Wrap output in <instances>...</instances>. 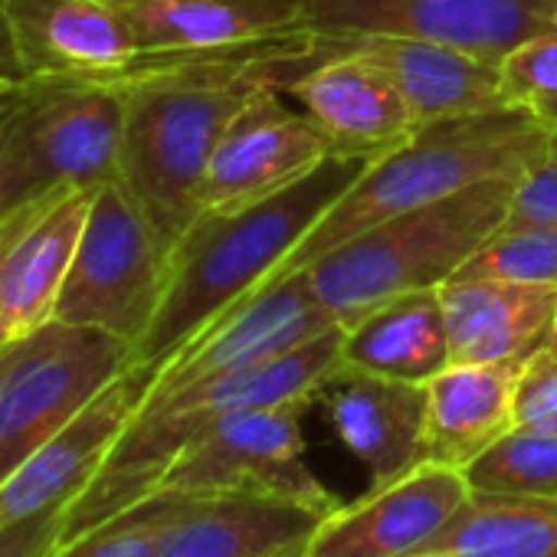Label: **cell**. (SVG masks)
I'll use <instances>...</instances> for the list:
<instances>
[{
    "instance_id": "cell-1",
    "label": "cell",
    "mask_w": 557,
    "mask_h": 557,
    "mask_svg": "<svg viewBox=\"0 0 557 557\" xmlns=\"http://www.w3.org/2000/svg\"><path fill=\"white\" fill-rule=\"evenodd\" d=\"M345 50L312 30L249 50L141 57L125 86L119 181L174 246L197 216L200 184L226 125L262 92H286L302 73Z\"/></svg>"
},
{
    "instance_id": "cell-2",
    "label": "cell",
    "mask_w": 557,
    "mask_h": 557,
    "mask_svg": "<svg viewBox=\"0 0 557 557\" xmlns=\"http://www.w3.org/2000/svg\"><path fill=\"white\" fill-rule=\"evenodd\" d=\"M368 164L332 154L272 197L236 210L197 213L171 246L164 299L135 348V364L158 371L213 319L262 289Z\"/></svg>"
},
{
    "instance_id": "cell-3",
    "label": "cell",
    "mask_w": 557,
    "mask_h": 557,
    "mask_svg": "<svg viewBox=\"0 0 557 557\" xmlns=\"http://www.w3.org/2000/svg\"><path fill=\"white\" fill-rule=\"evenodd\" d=\"M547 135L550 128L531 109H502L420 125L410 141L368 164L265 286L309 269L329 249L391 216L430 207L479 181L521 177L544 151Z\"/></svg>"
},
{
    "instance_id": "cell-4",
    "label": "cell",
    "mask_w": 557,
    "mask_h": 557,
    "mask_svg": "<svg viewBox=\"0 0 557 557\" xmlns=\"http://www.w3.org/2000/svg\"><path fill=\"white\" fill-rule=\"evenodd\" d=\"M515 181H479L430 207L391 216L299 272L342 329L397 296L440 289L505 223Z\"/></svg>"
},
{
    "instance_id": "cell-5",
    "label": "cell",
    "mask_w": 557,
    "mask_h": 557,
    "mask_svg": "<svg viewBox=\"0 0 557 557\" xmlns=\"http://www.w3.org/2000/svg\"><path fill=\"white\" fill-rule=\"evenodd\" d=\"M128 368L132 342L60 319L0 348V482Z\"/></svg>"
},
{
    "instance_id": "cell-6",
    "label": "cell",
    "mask_w": 557,
    "mask_h": 557,
    "mask_svg": "<svg viewBox=\"0 0 557 557\" xmlns=\"http://www.w3.org/2000/svg\"><path fill=\"white\" fill-rule=\"evenodd\" d=\"M171 246L122 181L92 194L57 315L112 332L138 348L168 286Z\"/></svg>"
},
{
    "instance_id": "cell-7",
    "label": "cell",
    "mask_w": 557,
    "mask_h": 557,
    "mask_svg": "<svg viewBox=\"0 0 557 557\" xmlns=\"http://www.w3.org/2000/svg\"><path fill=\"white\" fill-rule=\"evenodd\" d=\"M122 132L125 86L119 79L27 83L17 102L8 207L119 181Z\"/></svg>"
},
{
    "instance_id": "cell-8",
    "label": "cell",
    "mask_w": 557,
    "mask_h": 557,
    "mask_svg": "<svg viewBox=\"0 0 557 557\" xmlns=\"http://www.w3.org/2000/svg\"><path fill=\"white\" fill-rule=\"evenodd\" d=\"M306 410L309 404L233 410L203 423L168 462L158 488L181 495L259 492L335 511L342 502L306 462Z\"/></svg>"
},
{
    "instance_id": "cell-9",
    "label": "cell",
    "mask_w": 557,
    "mask_h": 557,
    "mask_svg": "<svg viewBox=\"0 0 557 557\" xmlns=\"http://www.w3.org/2000/svg\"><path fill=\"white\" fill-rule=\"evenodd\" d=\"M306 30L332 40L407 37L502 60L557 27V0H299Z\"/></svg>"
},
{
    "instance_id": "cell-10",
    "label": "cell",
    "mask_w": 557,
    "mask_h": 557,
    "mask_svg": "<svg viewBox=\"0 0 557 557\" xmlns=\"http://www.w3.org/2000/svg\"><path fill=\"white\" fill-rule=\"evenodd\" d=\"M332 329H338V322L309 289L306 272H293L236 302L230 312H223L203 332H197L181 351H174L154 371L145 400L174 394L187 384L216 374L262 364Z\"/></svg>"
},
{
    "instance_id": "cell-11",
    "label": "cell",
    "mask_w": 557,
    "mask_h": 557,
    "mask_svg": "<svg viewBox=\"0 0 557 557\" xmlns=\"http://www.w3.org/2000/svg\"><path fill=\"white\" fill-rule=\"evenodd\" d=\"M283 96L278 89L256 96L226 125L210 154L197 213L236 210L272 197L332 158L322 128L302 109H289Z\"/></svg>"
},
{
    "instance_id": "cell-12",
    "label": "cell",
    "mask_w": 557,
    "mask_h": 557,
    "mask_svg": "<svg viewBox=\"0 0 557 557\" xmlns=\"http://www.w3.org/2000/svg\"><path fill=\"white\" fill-rule=\"evenodd\" d=\"M151 381V368H128L70 426H63L0 482V528L50 505L73 502L99 475L112 446L141 410Z\"/></svg>"
},
{
    "instance_id": "cell-13",
    "label": "cell",
    "mask_w": 557,
    "mask_h": 557,
    "mask_svg": "<svg viewBox=\"0 0 557 557\" xmlns=\"http://www.w3.org/2000/svg\"><path fill=\"white\" fill-rule=\"evenodd\" d=\"M8 14L27 83L122 79L141 60L109 0H8Z\"/></svg>"
},
{
    "instance_id": "cell-14",
    "label": "cell",
    "mask_w": 557,
    "mask_h": 557,
    "mask_svg": "<svg viewBox=\"0 0 557 557\" xmlns=\"http://www.w3.org/2000/svg\"><path fill=\"white\" fill-rule=\"evenodd\" d=\"M469 495L459 469L423 462L364 498L338 505L312 531L299 557H404L423 544Z\"/></svg>"
},
{
    "instance_id": "cell-15",
    "label": "cell",
    "mask_w": 557,
    "mask_h": 557,
    "mask_svg": "<svg viewBox=\"0 0 557 557\" xmlns=\"http://www.w3.org/2000/svg\"><path fill=\"white\" fill-rule=\"evenodd\" d=\"M286 96L299 102L329 138L332 154L342 158L377 161L420 128L391 76L348 44L302 73Z\"/></svg>"
},
{
    "instance_id": "cell-16",
    "label": "cell",
    "mask_w": 557,
    "mask_h": 557,
    "mask_svg": "<svg viewBox=\"0 0 557 557\" xmlns=\"http://www.w3.org/2000/svg\"><path fill=\"white\" fill-rule=\"evenodd\" d=\"M141 57H200L249 50L302 34L299 0H109Z\"/></svg>"
},
{
    "instance_id": "cell-17",
    "label": "cell",
    "mask_w": 557,
    "mask_h": 557,
    "mask_svg": "<svg viewBox=\"0 0 557 557\" xmlns=\"http://www.w3.org/2000/svg\"><path fill=\"white\" fill-rule=\"evenodd\" d=\"M325 515L332 511L283 495H190L158 557H299Z\"/></svg>"
},
{
    "instance_id": "cell-18",
    "label": "cell",
    "mask_w": 557,
    "mask_h": 557,
    "mask_svg": "<svg viewBox=\"0 0 557 557\" xmlns=\"http://www.w3.org/2000/svg\"><path fill=\"white\" fill-rule=\"evenodd\" d=\"M319 400L348 453L364 462L374 485L397 482L423 466L426 384L338 368Z\"/></svg>"
},
{
    "instance_id": "cell-19",
    "label": "cell",
    "mask_w": 557,
    "mask_h": 557,
    "mask_svg": "<svg viewBox=\"0 0 557 557\" xmlns=\"http://www.w3.org/2000/svg\"><path fill=\"white\" fill-rule=\"evenodd\" d=\"M440 302L453 364H521L554 335V286L453 275Z\"/></svg>"
},
{
    "instance_id": "cell-20",
    "label": "cell",
    "mask_w": 557,
    "mask_h": 557,
    "mask_svg": "<svg viewBox=\"0 0 557 557\" xmlns=\"http://www.w3.org/2000/svg\"><path fill=\"white\" fill-rule=\"evenodd\" d=\"M345 44L371 57L391 76L417 125L511 109L498 60L407 37H355Z\"/></svg>"
},
{
    "instance_id": "cell-21",
    "label": "cell",
    "mask_w": 557,
    "mask_h": 557,
    "mask_svg": "<svg viewBox=\"0 0 557 557\" xmlns=\"http://www.w3.org/2000/svg\"><path fill=\"white\" fill-rule=\"evenodd\" d=\"M515 377L518 364H449L426 381L423 462L462 472L515 430Z\"/></svg>"
},
{
    "instance_id": "cell-22",
    "label": "cell",
    "mask_w": 557,
    "mask_h": 557,
    "mask_svg": "<svg viewBox=\"0 0 557 557\" xmlns=\"http://www.w3.org/2000/svg\"><path fill=\"white\" fill-rule=\"evenodd\" d=\"M96 190L57 194L4 256L8 342L53 322Z\"/></svg>"
},
{
    "instance_id": "cell-23",
    "label": "cell",
    "mask_w": 557,
    "mask_h": 557,
    "mask_svg": "<svg viewBox=\"0 0 557 557\" xmlns=\"http://www.w3.org/2000/svg\"><path fill=\"white\" fill-rule=\"evenodd\" d=\"M453 364L440 289L397 296L342 329V368L426 384Z\"/></svg>"
},
{
    "instance_id": "cell-24",
    "label": "cell",
    "mask_w": 557,
    "mask_h": 557,
    "mask_svg": "<svg viewBox=\"0 0 557 557\" xmlns=\"http://www.w3.org/2000/svg\"><path fill=\"white\" fill-rule=\"evenodd\" d=\"M404 557H557V495L469 488L466 502Z\"/></svg>"
},
{
    "instance_id": "cell-25",
    "label": "cell",
    "mask_w": 557,
    "mask_h": 557,
    "mask_svg": "<svg viewBox=\"0 0 557 557\" xmlns=\"http://www.w3.org/2000/svg\"><path fill=\"white\" fill-rule=\"evenodd\" d=\"M469 488L502 495H557V433L508 430L462 469Z\"/></svg>"
},
{
    "instance_id": "cell-26",
    "label": "cell",
    "mask_w": 557,
    "mask_h": 557,
    "mask_svg": "<svg viewBox=\"0 0 557 557\" xmlns=\"http://www.w3.org/2000/svg\"><path fill=\"white\" fill-rule=\"evenodd\" d=\"M187 502L190 495L154 488L135 505L109 515L106 521L66 541L53 557H158L164 531L184 511Z\"/></svg>"
},
{
    "instance_id": "cell-27",
    "label": "cell",
    "mask_w": 557,
    "mask_h": 557,
    "mask_svg": "<svg viewBox=\"0 0 557 557\" xmlns=\"http://www.w3.org/2000/svg\"><path fill=\"white\" fill-rule=\"evenodd\" d=\"M456 275L557 289V226H498Z\"/></svg>"
},
{
    "instance_id": "cell-28",
    "label": "cell",
    "mask_w": 557,
    "mask_h": 557,
    "mask_svg": "<svg viewBox=\"0 0 557 557\" xmlns=\"http://www.w3.org/2000/svg\"><path fill=\"white\" fill-rule=\"evenodd\" d=\"M502 89L511 109H537L557 99V27L518 44L498 60Z\"/></svg>"
},
{
    "instance_id": "cell-29",
    "label": "cell",
    "mask_w": 557,
    "mask_h": 557,
    "mask_svg": "<svg viewBox=\"0 0 557 557\" xmlns=\"http://www.w3.org/2000/svg\"><path fill=\"white\" fill-rule=\"evenodd\" d=\"M511 410H515V426L557 433V342L554 338H547L518 364Z\"/></svg>"
},
{
    "instance_id": "cell-30",
    "label": "cell",
    "mask_w": 557,
    "mask_h": 557,
    "mask_svg": "<svg viewBox=\"0 0 557 557\" xmlns=\"http://www.w3.org/2000/svg\"><path fill=\"white\" fill-rule=\"evenodd\" d=\"M502 226H557V128H550L537 161L515 181Z\"/></svg>"
},
{
    "instance_id": "cell-31",
    "label": "cell",
    "mask_w": 557,
    "mask_h": 557,
    "mask_svg": "<svg viewBox=\"0 0 557 557\" xmlns=\"http://www.w3.org/2000/svg\"><path fill=\"white\" fill-rule=\"evenodd\" d=\"M66 511L70 502H60L0 528V557H53L66 544Z\"/></svg>"
},
{
    "instance_id": "cell-32",
    "label": "cell",
    "mask_w": 557,
    "mask_h": 557,
    "mask_svg": "<svg viewBox=\"0 0 557 557\" xmlns=\"http://www.w3.org/2000/svg\"><path fill=\"white\" fill-rule=\"evenodd\" d=\"M66 194V190H63ZM57 194H50V197H40V200H30V203H24V207H14V210H8L4 216H0V348L8 345V306H4V256H8V249H11V243L21 236V230L53 200Z\"/></svg>"
},
{
    "instance_id": "cell-33",
    "label": "cell",
    "mask_w": 557,
    "mask_h": 557,
    "mask_svg": "<svg viewBox=\"0 0 557 557\" xmlns=\"http://www.w3.org/2000/svg\"><path fill=\"white\" fill-rule=\"evenodd\" d=\"M24 96V92H21ZM21 102V99H17ZM17 102L0 112V216L8 207V187H11V171H14V135H17Z\"/></svg>"
},
{
    "instance_id": "cell-34",
    "label": "cell",
    "mask_w": 557,
    "mask_h": 557,
    "mask_svg": "<svg viewBox=\"0 0 557 557\" xmlns=\"http://www.w3.org/2000/svg\"><path fill=\"white\" fill-rule=\"evenodd\" d=\"M0 83H21L27 86L17 47H14V30H11V14H8V0H0Z\"/></svg>"
},
{
    "instance_id": "cell-35",
    "label": "cell",
    "mask_w": 557,
    "mask_h": 557,
    "mask_svg": "<svg viewBox=\"0 0 557 557\" xmlns=\"http://www.w3.org/2000/svg\"><path fill=\"white\" fill-rule=\"evenodd\" d=\"M24 89H27V86H21V83H0V112L11 109V106L21 99Z\"/></svg>"
},
{
    "instance_id": "cell-36",
    "label": "cell",
    "mask_w": 557,
    "mask_h": 557,
    "mask_svg": "<svg viewBox=\"0 0 557 557\" xmlns=\"http://www.w3.org/2000/svg\"><path fill=\"white\" fill-rule=\"evenodd\" d=\"M534 115L547 125V128H557V99H547L534 109Z\"/></svg>"
},
{
    "instance_id": "cell-37",
    "label": "cell",
    "mask_w": 557,
    "mask_h": 557,
    "mask_svg": "<svg viewBox=\"0 0 557 557\" xmlns=\"http://www.w3.org/2000/svg\"><path fill=\"white\" fill-rule=\"evenodd\" d=\"M550 338H554V342H557V319H554V335H550Z\"/></svg>"
}]
</instances>
